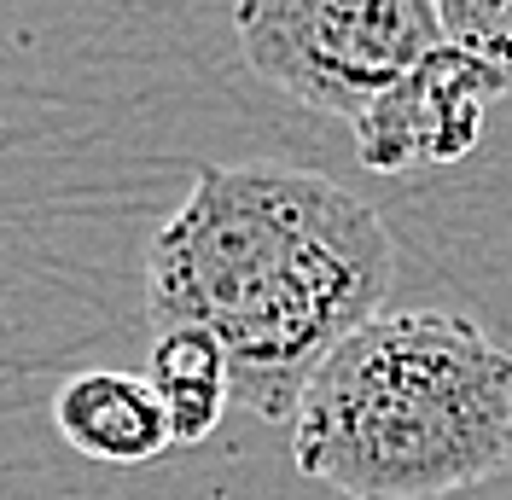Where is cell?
<instances>
[{
  "mask_svg": "<svg viewBox=\"0 0 512 500\" xmlns=\"http://www.w3.org/2000/svg\"><path fill=\"white\" fill-rule=\"evenodd\" d=\"M390 280V227L355 192L291 163H210L146 245V320L210 332L233 402L291 425L326 355L379 320Z\"/></svg>",
  "mask_w": 512,
  "mask_h": 500,
  "instance_id": "6da1fadb",
  "label": "cell"
},
{
  "mask_svg": "<svg viewBox=\"0 0 512 500\" xmlns=\"http://www.w3.org/2000/svg\"><path fill=\"white\" fill-rule=\"evenodd\" d=\"M291 466L344 500H443L512 466V355L478 320L402 309L326 355Z\"/></svg>",
  "mask_w": 512,
  "mask_h": 500,
  "instance_id": "7a4b0ae2",
  "label": "cell"
},
{
  "mask_svg": "<svg viewBox=\"0 0 512 500\" xmlns=\"http://www.w3.org/2000/svg\"><path fill=\"white\" fill-rule=\"evenodd\" d=\"M233 35L274 94L344 123L448 41L437 0H239Z\"/></svg>",
  "mask_w": 512,
  "mask_h": 500,
  "instance_id": "3957f363",
  "label": "cell"
},
{
  "mask_svg": "<svg viewBox=\"0 0 512 500\" xmlns=\"http://www.w3.org/2000/svg\"><path fill=\"white\" fill-rule=\"evenodd\" d=\"M501 94H512L501 82L495 64H483L478 53L443 41L437 53L390 82L361 117L350 123L355 134V157L373 175H408L425 163H460L483 146V123L489 105Z\"/></svg>",
  "mask_w": 512,
  "mask_h": 500,
  "instance_id": "277c9868",
  "label": "cell"
},
{
  "mask_svg": "<svg viewBox=\"0 0 512 500\" xmlns=\"http://www.w3.org/2000/svg\"><path fill=\"white\" fill-rule=\"evenodd\" d=\"M53 425L94 466H146L163 448H175L152 378L123 373V367H88L64 378L53 396Z\"/></svg>",
  "mask_w": 512,
  "mask_h": 500,
  "instance_id": "5b68a950",
  "label": "cell"
},
{
  "mask_svg": "<svg viewBox=\"0 0 512 500\" xmlns=\"http://www.w3.org/2000/svg\"><path fill=\"white\" fill-rule=\"evenodd\" d=\"M146 378L158 390L169 431L181 448L204 442L222 425L227 402H233V367L227 349L198 332V326H175V332H152V355H146Z\"/></svg>",
  "mask_w": 512,
  "mask_h": 500,
  "instance_id": "8992f818",
  "label": "cell"
},
{
  "mask_svg": "<svg viewBox=\"0 0 512 500\" xmlns=\"http://www.w3.org/2000/svg\"><path fill=\"white\" fill-rule=\"evenodd\" d=\"M437 18L454 47L495 64L512 88V0H437Z\"/></svg>",
  "mask_w": 512,
  "mask_h": 500,
  "instance_id": "52a82bcc",
  "label": "cell"
}]
</instances>
